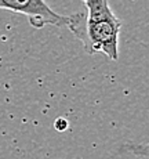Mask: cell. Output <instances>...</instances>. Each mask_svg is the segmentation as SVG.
<instances>
[{
    "label": "cell",
    "mask_w": 149,
    "mask_h": 159,
    "mask_svg": "<svg viewBox=\"0 0 149 159\" xmlns=\"http://www.w3.org/2000/svg\"><path fill=\"white\" fill-rule=\"evenodd\" d=\"M87 13L69 15L68 29L83 43L87 54H104L119 60V35L121 22L113 14L108 0H81Z\"/></svg>",
    "instance_id": "6da1fadb"
},
{
    "label": "cell",
    "mask_w": 149,
    "mask_h": 159,
    "mask_svg": "<svg viewBox=\"0 0 149 159\" xmlns=\"http://www.w3.org/2000/svg\"><path fill=\"white\" fill-rule=\"evenodd\" d=\"M0 8L26 15L36 29H42L44 25L68 28L71 21L69 15L55 13L44 0H0Z\"/></svg>",
    "instance_id": "7a4b0ae2"
},
{
    "label": "cell",
    "mask_w": 149,
    "mask_h": 159,
    "mask_svg": "<svg viewBox=\"0 0 149 159\" xmlns=\"http://www.w3.org/2000/svg\"><path fill=\"white\" fill-rule=\"evenodd\" d=\"M68 126H69L68 120L64 118H58L55 120V123H54V127H55V130H58V131H65L68 129Z\"/></svg>",
    "instance_id": "3957f363"
}]
</instances>
